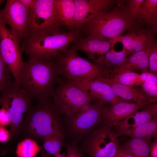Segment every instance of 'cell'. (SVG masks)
<instances>
[{
	"label": "cell",
	"instance_id": "6da1fadb",
	"mask_svg": "<svg viewBox=\"0 0 157 157\" xmlns=\"http://www.w3.org/2000/svg\"><path fill=\"white\" fill-rule=\"evenodd\" d=\"M51 98L38 100L29 110L22 126L23 137L43 140L46 135L56 134L66 140L63 118Z\"/></svg>",
	"mask_w": 157,
	"mask_h": 157
},
{
	"label": "cell",
	"instance_id": "7a4b0ae2",
	"mask_svg": "<svg viewBox=\"0 0 157 157\" xmlns=\"http://www.w3.org/2000/svg\"><path fill=\"white\" fill-rule=\"evenodd\" d=\"M53 59L29 58L19 76V86L38 100L49 99L60 78Z\"/></svg>",
	"mask_w": 157,
	"mask_h": 157
},
{
	"label": "cell",
	"instance_id": "3957f363",
	"mask_svg": "<svg viewBox=\"0 0 157 157\" xmlns=\"http://www.w3.org/2000/svg\"><path fill=\"white\" fill-rule=\"evenodd\" d=\"M78 30L67 32L51 34L28 36L21 43L22 52L29 58H43L53 59L59 55L60 51L68 47L81 37Z\"/></svg>",
	"mask_w": 157,
	"mask_h": 157
},
{
	"label": "cell",
	"instance_id": "277c9868",
	"mask_svg": "<svg viewBox=\"0 0 157 157\" xmlns=\"http://www.w3.org/2000/svg\"><path fill=\"white\" fill-rule=\"evenodd\" d=\"M77 50L67 47L60 51L53 58L60 77L68 81L93 80L108 77L109 70H106L82 58Z\"/></svg>",
	"mask_w": 157,
	"mask_h": 157
},
{
	"label": "cell",
	"instance_id": "5b68a950",
	"mask_svg": "<svg viewBox=\"0 0 157 157\" xmlns=\"http://www.w3.org/2000/svg\"><path fill=\"white\" fill-rule=\"evenodd\" d=\"M28 92L12 80L0 96V106L5 108L9 115L10 138L19 137L24 115L33 106V99Z\"/></svg>",
	"mask_w": 157,
	"mask_h": 157
},
{
	"label": "cell",
	"instance_id": "8992f818",
	"mask_svg": "<svg viewBox=\"0 0 157 157\" xmlns=\"http://www.w3.org/2000/svg\"><path fill=\"white\" fill-rule=\"evenodd\" d=\"M140 24L130 19L122 2L119 3L110 12L101 13L96 19L86 26V31L100 38L112 39Z\"/></svg>",
	"mask_w": 157,
	"mask_h": 157
},
{
	"label": "cell",
	"instance_id": "52a82bcc",
	"mask_svg": "<svg viewBox=\"0 0 157 157\" xmlns=\"http://www.w3.org/2000/svg\"><path fill=\"white\" fill-rule=\"evenodd\" d=\"M104 105L96 100L72 116L63 117L66 131V140L77 145L102 122V111Z\"/></svg>",
	"mask_w": 157,
	"mask_h": 157
},
{
	"label": "cell",
	"instance_id": "ba28073f",
	"mask_svg": "<svg viewBox=\"0 0 157 157\" xmlns=\"http://www.w3.org/2000/svg\"><path fill=\"white\" fill-rule=\"evenodd\" d=\"M63 117L76 114L96 100L81 89L60 77L51 95Z\"/></svg>",
	"mask_w": 157,
	"mask_h": 157
},
{
	"label": "cell",
	"instance_id": "9c48e42d",
	"mask_svg": "<svg viewBox=\"0 0 157 157\" xmlns=\"http://www.w3.org/2000/svg\"><path fill=\"white\" fill-rule=\"evenodd\" d=\"M61 26L55 0H37L34 7L30 11L26 37L61 32Z\"/></svg>",
	"mask_w": 157,
	"mask_h": 157
},
{
	"label": "cell",
	"instance_id": "30bf717a",
	"mask_svg": "<svg viewBox=\"0 0 157 157\" xmlns=\"http://www.w3.org/2000/svg\"><path fill=\"white\" fill-rule=\"evenodd\" d=\"M79 143L81 151L89 157H114L120 144L117 137L103 122Z\"/></svg>",
	"mask_w": 157,
	"mask_h": 157
},
{
	"label": "cell",
	"instance_id": "8fae6325",
	"mask_svg": "<svg viewBox=\"0 0 157 157\" xmlns=\"http://www.w3.org/2000/svg\"><path fill=\"white\" fill-rule=\"evenodd\" d=\"M20 42L0 19V51L15 82L19 85L21 72L24 64Z\"/></svg>",
	"mask_w": 157,
	"mask_h": 157
},
{
	"label": "cell",
	"instance_id": "7c38bea8",
	"mask_svg": "<svg viewBox=\"0 0 157 157\" xmlns=\"http://www.w3.org/2000/svg\"><path fill=\"white\" fill-rule=\"evenodd\" d=\"M30 12L19 0H7L4 8L0 9V19L9 25L20 43L27 35Z\"/></svg>",
	"mask_w": 157,
	"mask_h": 157
},
{
	"label": "cell",
	"instance_id": "4fadbf2b",
	"mask_svg": "<svg viewBox=\"0 0 157 157\" xmlns=\"http://www.w3.org/2000/svg\"><path fill=\"white\" fill-rule=\"evenodd\" d=\"M140 24L128 31V33L111 39L115 44L121 42L128 55L143 50L154 42L156 41L154 35L157 33L150 28L142 27Z\"/></svg>",
	"mask_w": 157,
	"mask_h": 157
},
{
	"label": "cell",
	"instance_id": "5bb4252c",
	"mask_svg": "<svg viewBox=\"0 0 157 157\" xmlns=\"http://www.w3.org/2000/svg\"><path fill=\"white\" fill-rule=\"evenodd\" d=\"M75 12L74 28L87 25L102 12L106 10L115 2L112 0H74Z\"/></svg>",
	"mask_w": 157,
	"mask_h": 157
},
{
	"label": "cell",
	"instance_id": "9a60e30c",
	"mask_svg": "<svg viewBox=\"0 0 157 157\" xmlns=\"http://www.w3.org/2000/svg\"><path fill=\"white\" fill-rule=\"evenodd\" d=\"M68 81L83 90L104 104L109 103L113 105L121 102H127L116 95L108 84L97 78Z\"/></svg>",
	"mask_w": 157,
	"mask_h": 157
},
{
	"label": "cell",
	"instance_id": "2e32d148",
	"mask_svg": "<svg viewBox=\"0 0 157 157\" xmlns=\"http://www.w3.org/2000/svg\"><path fill=\"white\" fill-rule=\"evenodd\" d=\"M72 47L85 53L94 63L102 58L114 44L111 39L101 38L91 34L78 38Z\"/></svg>",
	"mask_w": 157,
	"mask_h": 157
},
{
	"label": "cell",
	"instance_id": "e0dca14e",
	"mask_svg": "<svg viewBox=\"0 0 157 157\" xmlns=\"http://www.w3.org/2000/svg\"><path fill=\"white\" fill-rule=\"evenodd\" d=\"M146 105L140 103L123 101L107 106H104L102 113V122L112 130L119 121Z\"/></svg>",
	"mask_w": 157,
	"mask_h": 157
},
{
	"label": "cell",
	"instance_id": "ac0fdd59",
	"mask_svg": "<svg viewBox=\"0 0 157 157\" xmlns=\"http://www.w3.org/2000/svg\"><path fill=\"white\" fill-rule=\"evenodd\" d=\"M136 112L119 121L112 130L117 137L121 133L133 129L151 119L157 114V104L153 103L143 106Z\"/></svg>",
	"mask_w": 157,
	"mask_h": 157
},
{
	"label": "cell",
	"instance_id": "d6986e66",
	"mask_svg": "<svg viewBox=\"0 0 157 157\" xmlns=\"http://www.w3.org/2000/svg\"><path fill=\"white\" fill-rule=\"evenodd\" d=\"M109 85L118 97L131 103L148 105L153 104L143 92L142 88L120 84L111 78L106 77L97 78Z\"/></svg>",
	"mask_w": 157,
	"mask_h": 157
},
{
	"label": "cell",
	"instance_id": "ffe728a7",
	"mask_svg": "<svg viewBox=\"0 0 157 157\" xmlns=\"http://www.w3.org/2000/svg\"><path fill=\"white\" fill-rule=\"evenodd\" d=\"M153 43L144 49L128 56L119 67L132 71H138L142 73L149 72V56Z\"/></svg>",
	"mask_w": 157,
	"mask_h": 157
},
{
	"label": "cell",
	"instance_id": "44dd1931",
	"mask_svg": "<svg viewBox=\"0 0 157 157\" xmlns=\"http://www.w3.org/2000/svg\"><path fill=\"white\" fill-rule=\"evenodd\" d=\"M136 19L139 23L157 32V0H144Z\"/></svg>",
	"mask_w": 157,
	"mask_h": 157
},
{
	"label": "cell",
	"instance_id": "7402d4cb",
	"mask_svg": "<svg viewBox=\"0 0 157 157\" xmlns=\"http://www.w3.org/2000/svg\"><path fill=\"white\" fill-rule=\"evenodd\" d=\"M57 14L61 25L74 28L75 7L74 0H55Z\"/></svg>",
	"mask_w": 157,
	"mask_h": 157
},
{
	"label": "cell",
	"instance_id": "603a6c76",
	"mask_svg": "<svg viewBox=\"0 0 157 157\" xmlns=\"http://www.w3.org/2000/svg\"><path fill=\"white\" fill-rule=\"evenodd\" d=\"M112 47L101 58L94 64L98 67L106 70L120 67L124 62L128 54L123 48L120 52L116 51Z\"/></svg>",
	"mask_w": 157,
	"mask_h": 157
},
{
	"label": "cell",
	"instance_id": "cb8c5ba5",
	"mask_svg": "<svg viewBox=\"0 0 157 157\" xmlns=\"http://www.w3.org/2000/svg\"><path fill=\"white\" fill-rule=\"evenodd\" d=\"M107 78H111L120 84L131 87L140 85L142 83L140 74L121 67L109 70Z\"/></svg>",
	"mask_w": 157,
	"mask_h": 157
},
{
	"label": "cell",
	"instance_id": "d4e9b609",
	"mask_svg": "<svg viewBox=\"0 0 157 157\" xmlns=\"http://www.w3.org/2000/svg\"><path fill=\"white\" fill-rule=\"evenodd\" d=\"M129 136L131 138L157 139V115L146 123L132 130L122 133L118 136Z\"/></svg>",
	"mask_w": 157,
	"mask_h": 157
},
{
	"label": "cell",
	"instance_id": "484cf974",
	"mask_svg": "<svg viewBox=\"0 0 157 157\" xmlns=\"http://www.w3.org/2000/svg\"><path fill=\"white\" fill-rule=\"evenodd\" d=\"M151 138H131L126 139L122 145L134 157H150Z\"/></svg>",
	"mask_w": 157,
	"mask_h": 157
},
{
	"label": "cell",
	"instance_id": "4316f807",
	"mask_svg": "<svg viewBox=\"0 0 157 157\" xmlns=\"http://www.w3.org/2000/svg\"><path fill=\"white\" fill-rule=\"evenodd\" d=\"M43 147L48 154L54 155L60 152L62 146H66V140L56 134L46 135L43 139Z\"/></svg>",
	"mask_w": 157,
	"mask_h": 157
},
{
	"label": "cell",
	"instance_id": "83f0119b",
	"mask_svg": "<svg viewBox=\"0 0 157 157\" xmlns=\"http://www.w3.org/2000/svg\"><path fill=\"white\" fill-rule=\"evenodd\" d=\"M40 151V147L32 139L26 138L17 145L16 153L18 157H35Z\"/></svg>",
	"mask_w": 157,
	"mask_h": 157
},
{
	"label": "cell",
	"instance_id": "f1b7e54d",
	"mask_svg": "<svg viewBox=\"0 0 157 157\" xmlns=\"http://www.w3.org/2000/svg\"><path fill=\"white\" fill-rule=\"evenodd\" d=\"M10 69L4 60L0 51V93L6 89L11 80Z\"/></svg>",
	"mask_w": 157,
	"mask_h": 157
},
{
	"label": "cell",
	"instance_id": "f546056e",
	"mask_svg": "<svg viewBox=\"0 0 157 157\" xmlns=\"http://www.w3.org/2000/svg\"><path fill=\"white\" fill-rule=\"evenodd\" d=\"M144 0H128L124 7L130 19L136 21L141 6Z\"/></svg>",
	"mask_w": 157,
	"mask_h": 157
},
{
	"label": "cell",
	"instance_id": "4dcf8cb0",
	"mask_svg": "<svg viewBox=\"0 0 157 157\" xmlns=\"http://www.w3.org/2000/svg\"><path fill=\"white\" fill-rule=\"evenodd\" d=\"M140 86L143 92L153 103L157 100V83L151 81L143 82Z\"/></svg>",
	"mask_w": 157,
	"mask_h": 157
},
{
	"label": "cell",
	"instance_id": "1f68e13d",
	"mask_svg": "<svg viewBox=\"0 0 157 157\" xmlns=\"http://www.w3.org/2000/svg\"><path fill=\"white\" fill-rule=\"evenodd\" d=\"M149 72L157 75V43L154 42L151 46L149 58Z\"/></svg>",
	"mask_w": 157,
	"mask_h": 157
},
{
	"label": "cell",
	"instance_id": "d6a6232c",
	"mask_svg": "<svg viewBox=\"0 0 157 157\" xmlns=\"http://www.w3.org/2000/svg\"><path fill=\"white\" fill-rule=\"evenodd\" d=\"M67 150L66 157H84L82 152L77 145L69 144L66 140Z\"/></svg>",
	"mask_w": 157,
	"mask_h": 157
},
{
	"label": "cell",
	"instance_id": "836d02e7",
	"mask_svg": "<svg viewBox=\"0 0 157 157\" xmlns=\"http://www.w3.org/2000/svg\"><path fill=\"white\" fill-rule=\"evenodd\" d=\"M10 118L7 110L2 107L0 109V126H4L10 125Z\"/></svg>",
	"mask_w": 157,
	"mask_h": 157
},
{
	"label": "cell",
	"instance_id": "e575fe53",
	"mask_svg": "<svg viewBox=\"0 0 157 157\" xmlns=\"http://www.w3.org/2000/svg\"><path fill=\"white\" fill-rule=\"evenodd\" d=\"M140 78L142 82L151 81L157 83V75L149 72H145L140 74Z\"/></svg>",
	"mask_w": 157,
	"mask_h": 157
},
{
	"label": "cell",
	"instance_id": "d590c367",
	"mask_svg": "<svg viewBox=\"0 0 157 157\" xmlns=\"http://www.w3.org/2000/svg\"><path fill=\"white\" fill-rule=\"evenodd\" d=\"M114 157H134L130 151L122 144H119Z\"/></svg>",
	"mask_w": 157,
	"mask_h": 157
},
{
	"label": "cell",
	"instance_id": "8d00e7d4",
	"mask_svg": "<svg viewBox=\"0 0 157 157\" xmlns=\"http://www.w3.org/2000/svg\"><path fill=\"white\" fill-rule=\"evenodd\" d=\"M10 138L9 131L4 126H0V142H7Z\"/></svg>",
	"mask_w": 157,
	"mask_h": 157
},
{
	"label": "cell",
	"instance_id": "74e56055",
	"mask_svg": "<svg viewBox=\"0 0 157 157\" xmlns=\"http://www.w3.org/2000/svg\"><path fill=\"white\" fill-rule=\"evenodd\" d=\"M149 153L150 157H157V139L156 138L151 143Z\"/></svg>",
	"mask_w": 157,
	"mask_h": 157
},
{
	"label": "cell",
	"instance_id": "f35d334b",
	"mask_svg": "<svg viewBox=\"0 0 157 157\" xmlns=\"http://www.w3.org/2000/svg\"><path fill=\"white\" fill-rule=\"evenodd\" d=\"M19 1L25 8L31 11L34 7L37 0H19Z\"/></svg>",
	"mask_w": 157,
	"mask_h": 157
},
{
	"label": "cell",
	"instance_id": "ab89813d",
	"mask_svg": "<svg viewBox=\"0 0 157 157\" xmlns=\"http://www.w3.org/2000/svg\"><path fill=\"white\" fill-rule=\"evenodd\" d=\"M40 150L41 157H51V155L48 154L45 151L43 146L40 147Z\"/></svg>",
	"mask_w": 157,
	"mask_h": 157
},
{
	"label": "cell",
	"instance_id": "60d3db41",
	"mask_svg": "<svg viewBox=\"0 0 157 157\" xmlns=\"http://www.w3.org/2000/svg\"><path fill=\"white\" fill-rule=\"evenodd\" d=\"M55 157H66L65 154H60V152L54 155Z\"/></svg>",
	"mask_w": 157,
	"mask_h": 157
},
{
	"label": "cell",
	"instance_id": "b9f144b4",
	"mask_svg": "<svg viewBox=\"0 0 157 157\" xmlns=\"http://www.w3.org/2000/svg\"><path fill=\"white\" fill-rule=\"evenodd\" d=\"M4 1L3 0H0V6Z\"/></svg>",
	"mask_w": 157,
	"mask_h": 157
}]
</instances>
